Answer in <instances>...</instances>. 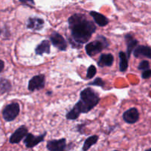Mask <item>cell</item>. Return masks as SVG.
I'll return each instance as SVG.
<instances>
[{"label":"cell","instance_id":"obj_1","mask_svg":"<svg viewBox=\"0 0 151 151\" xmlns=\"http://www.w3.org/2000/svg\"><path fill=\"white\" fill-rule=\"evenodd\" d=\"M71 38L69 42L74 48H81L83 44L88 42L97 27L92 21L88 19L85 14L75 13L68 19Z\"/></svg>","mask_w":151,"mask_h":151},{"label":"cell","instance_id":"obj_2","mask_svg":"<svg viewBox=\"0 0 151 151\" xmlns=\"http://www.w3.org/2000/svg\"><path fill=\"white\" fill-rule=\"evenodd\" d=\"M100 97L94 90L86 88L80 94V100L73 108L66 114L68 120H75L81 114H86L99 104Z\"/></svg>","mask_w":151,"mask_h":151},{"label":"cell","instance_id":"obj_3","mask_svg":"<svg viewBox=\"0 0 151 151\" xmlns=\"http://www.w3.org/2000/svg\"><path fill=\"white\" fill-rule=\"evenodd\" d=\"M109 45L110 44L107 38L103 35H99L94 41L87 43L85 47L86 52L88 56L93 57L101 52L103 50L108 48Z\"/></svg>","mask_w":151,"mask_h":151},{"label":"cell","instance_id":"obj_4","mask_svg":"<svg viewBox=\"0 0 151 151\" xmlns=\"http://www.w3.org/2000/svg\"><path fill=\"white\" fill-rule=\"evenodd\" d=\"M20 112V106L18 103H11L4 106L1 114L2 118L5 122H12L14 120L19 114Z\"/></svg>","mask_w":151,"mask_h":151},{"label":"cell","instance_id":"obj_5","mask_svg":"<svg viewBox=\"0 0 151 151\" xmlns=\"http://www.w3.org/2000/svg\"><path fill=\"white\" fill-rule=\"evenodd\" d=\"M72 144H66V139L49 140L47 143V148L49 151H69Z\"/></svg>","mask_w":151,"mask_h":151},{"label":"cell","instance_id":"obj_6","mask_svg":"<svg viewBox=\"0 0 151 151\" xmlns=\"http://www.w3.org/2000/svg\"><path fill=\"white\" fill-rule=\"evenodd\" d=\"M46 78L45 75L40 74L32 77L28 83L27 88L29 91H35L43 89L45 87Z\"/></svg>","mask_w":151,"mask_h":151},{"label":"cell","instance_id":"obj_7","mask_svg":"<svg viewBox=\"0 0 151 151\" xmlns=\"http://www.w3.org/2000/svg\"><path fill=\"white\" fill-rule=\"evenodd\" d=\"M50 40L52 44L60 51H66L67 49V42L63 35H61L58 32L55 31L52 32L50 36Z\"/></svg>","mask_w":151,"mask_h":151},{"label":"cell","instance_id":"obj_8","mask_svg":"<svg viewBox=\"0 0 151 151\" xmlns=\"http://www.w3.org/2000/svg\"><path fill=\"white\" fill-rule=\"evenodd\" d=\"M46 134H47V132L40 134L39 136H34L31 133H29L24 139V144L27 148H33L34 147H35L38 144L44 141Z\"/></svg>","mask_w":151,"mask_h":151},{"label":"cell","instance_id":"obj_9","mask_svg":"<svg viewBox=\"0 0 151 151\" xmlns=\"http://www.w3.org/2000/svg\"><path fill=\"white\" fill-rule=\"evenodd\" d=\"M29 134L28 129L25 125H22L19 128H18L16 131L12 134L9 139V142L10 144H19L24 138L27 137V135Z\"/></svg>","mask_w":151,"mask_h":151},{"label":"cell","instance_id":"obj_10","mask_svg":"<svg viewBox=\"0 0 151 151\" xmlns=\"http://www.w3.org/2000/svg\"><path fill=\"white\" fill-rule=\"evenodd\" d=\"M123 120L128 124H134L139 119V113L137 108H131L122 114Z\"/></svg>","mask_w":151,"mask_h":151},{"label":"cell","instance_id":"obj_11","mask_svg":"<svg viewBox=\"0 0 151 151\" xmlns=\"http://www.w3.org/2000/svg\"><path fill=\"white\" fill-rule=\"evenodd\" d=\"M124 38H125V44H126L127 46V56H128V59H129L131 58V53L134 52L135 49L138 46L139 41L131 33L126 34L125 37H124Z\"/></svg>","mask_w":151,"mask_h":151},{"label":"cell","instance_id":"obj_12","mask_svg":"<svg viewBox=\"0 0 151 151\" xmlns=\"http://www.w3.org/2000/svg\"><path fill=\"white\" fill-rule=\"evenodd\" d=\"M44 21L41 18L29 17L27 22V28L35 31H39L44 27Z\"/></svg>","mask_w":151,"mask_h":151},{"label":"cell","instance_id":"obj_13","mask_svg":"<svg viewBox=\"0 0 151 151\" xmlns=\"http://www.w3.org/2000/svg\"><path fill=\"white\" fill-rule=\"evenodd\" d=\"M134 57L139 58L140 57H145L151 59V47L146 45H138L134 51Z\"/></svg>","mask_w":151,"mask_h":151},{"label":"cell","instance_id":"obj_14","mask_svg":"<svg viewBox=\"0 0 151 151\" xmlns=\"http://www.w3.org/2000/svg\"><path fill=\"white\" fill-rule=\"evenodd\" d=\"M89 15L93 18L95 24H97L100 27H105L109 23V19L102 13L92 10L89 12Z\"/></svg>","mask_w":151,"mask_h":151},{"label":"cell","instance_id":"obj_15","mask_svg":"<svg viewBox=\"0 0 151 151\" xmlns=\"http://www.w3.org/2000/svg\"><path fill=\"white\" fill-rule=\"evenodd\" d=\"M114 61V57L112 54H101L99 60L97 61V65L100 67H105V66H111Z\"/></svg>","mask_w":151,"mask_h":151},{"label":"cell","instance_id":"obj_16","mask_svg":"<svg viewBox=\"0 0 151 151\" xmlns=\"http://www.w3.org/2000/svg\"><path fill=\"white\" fill-rule=\"evenodd\" d=\"M35 54L38 55H42L44 54L50 53V42L48 40H44L41 41L35 49Z\"/></svg>","mask_w":151,"mask_h":151},{"label":"cell","instance_id":"obj_17","mask_svg":"<svg viewBox=\"0 0 151 151\" xmlns=\"http://www.w3.org/2000/svg\"><path fill=\"white\" fill-rule=\"evenodd\" d=\"M119 71L122 72H126L128 68V58L127 54L124 52L120 51L119 52Z\"/></svg>","mask_w":151,"mask_h":151},{"label":"cell","instance_id":"obj_18","mask_svg":"<svg viewBox=\"0 0 151 151\" xmlns=\"http://www.w3.org/2000/svg\"><path fill=\"white\" fill-rule=\"evenodd\" d=\"M11 89L12 84L10 81L4 78H0V94L2 95L5 93H8Z\"/></svg>","mask_w":151,"mask_h":151},{"label":"cell","instance_id":"obj_19","mask_svg":"<svg viewBox=\"0 0 151 151\" xmlns=\"http://www.w3.org/2000/svg\"><path fill=\"white\" fill-rule=\"evenodd\" d=\"M98 139L99 137L97 135H92L91 137H88L83 143V145L82 148L83 151H87L89 150L93 145H94L97 142Z\"/></svg>","mask_w":151,"mask_h":151},{"label":"cell","instance_id":"obj_20","mask_svg":"<svg viewBox=\"0 0 151 151\" xmlns=\"http://www.w3.org/2000/svg\"><path fill=\"white\" fill-rule=\"evenodd\" d=\"M97 74V68L94 65H91L87 69L86 78L88 79H92Z\"/></svg>","mask_w":151,"mask_h":151},{"label":"cell","instance_id":"obj_21","mask_svg":"<svg viewBox=\"0 0 151 151\" xmlns=\"http://www.w3.org/2000/svg\"><path fill=\"white\" fill-rule=\"evenodd\" d=\"M89 86H98L101 87V88H105V86H106V82L103 81L102 78H97L94 79V81L93 82L90 83L88 84Z\"/></svg>","mask_w":151,"mask_h":151},{"label":"cell","instance_id":"obj_22","mask_svg":"<svg viewBox=\"0 0 151 151\" xmlns=\"http://www.w3.org/2000/svg\"><path fill=\"white\" fill-rule=\"evenodd\" d=\"M138 69L140 71H143V72L147 70V69H150V63H149V61L146 60H142L139 64Z\"/></svg>","mask_w":151,"mask_h":151},{"label":"cell","instance_id":"obj_23","mask_svg":"<svg viewBox=\"0 0 151 151\" xmlns=\"http://www.w3.org/2000/svg\"><path fill=\"white\" fill-rule=\"evenodd\" d=\"M142 79H148V78H151V69H147V70L142 72Z\"/></svg>","mask_w":151,"mask_h":151},{"label":"cell","instance_id":"obj_24","mask_svg":"<svg viewBox=\"0 0 151 151\" xmlns=\"http://www.w3.org/2000/svg\"><path fill=\"white\" fill-rule=\"evenodd\" d=\"M20 1V3H22V4H26V5L28 6V7H32L30 4H32V6L35 5V2H34L33 1Z\"/></svg>","mask_w":151,"mask_h":151},{"label":"cell","instance_id":"obj_25","mask_svg":"<svg viewBox=\"0 0 151 151\" xmlns=\"http://www.w3.org/2000/svg\"><path fill=\"white\" fill-rule=\"evenodd\" d=\"M1 72H3V69H4V61H3V60H1Z\"/></svg>","mask_w":151,"mask_h":151},{"label":"cell","instance_id":"obj_26","mask_svg":"<svg viewBox=\"0 0 151 151\" xmlns=\"http://www.w3.org/2000/svg\"><path fill=\"white\" fill-rule=\"evenodd\" d=\"M47 94H48V95H50V94H52V91H50V92H48V93L47 92Z\"/></svg>","mask_w":151,"mask_h":151},{"label":"cell","instance_id":"obj_27","mask_svg":"<svg viewBox=\"0 0 151 151\" xmlns=\"http://www.w3.org/2000/svg\"><path fill=\"white\" fill-rule=\"evenodd\" d=\"M145 151H151V147L150 148H149V149H147V150H146Z\"/></svg>","mask_w":151,"mask_h":151},{"label":"cell","instance_id":"obj_28","mask_svg":"<svg viewBox=\"0 0 151 151\" xmlns=\"http://www.w3.org/2000/svg\"><path fill=\"white\" fill-rule=\"evenodd\" d=\"M114 151H118V150H114Z\"/></svg>","mask_w":151,"mask_h":151}]
</instances>
